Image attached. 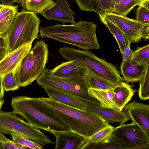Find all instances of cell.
Listing matches in <instances>:
<instances>
[{
	"instance_id": "obj_1",
	"label": "cell",
	"mask_w": 149,
	"mask_h": 149,
	"mask_svg": "<svg viewBox=\"0 0 149 149\" xmlns=\"http://www.w3.org/2000/svg\"><path fill=\"white\" fill-rule=\"evenodd\" d=\"M12 111L31 125L49 132L70 131L54 110L42 99L26 96L15 97L11 103Z\"/></svg>"
},
{
	"instance_id": "obj_2",
	"label": "cell",
	"mask_w": 149,
	"mask_h": 149,
	"mask_svg": "<svg viewBox=\"0 0 149 149\" xmlns=\"http://www.w3.org/2000/svg\"><path fill=\"white\" fill-rule=\"evenodd\" d=\"M97 26L92 22L79 21L70 24H56L39 28L40 36L69 44L84 50L98 49L100 45L97 37Z\"/></svg>"
},
{
	"instance_id": "obj_3",
	"label": "cell",
	"mask_w": 149,
	"mask_h": 149,
	"mask_svg": "<svg viewBox=\"0 0 149 149\" xmlns=\"http://www.w3.org/2000/svg\"><path fill=\"white\" fill-rule=\"evenodd\" d=\"M41 98L54 110L70 130L86 139L111 126L97 114L86 110L68 106L49 97Z\"/></svg>"
},
{
	"instance_id": "obj_4",
	"label": "cell",
	"mask_w": 149,
	"mask_h": 149,
	"mask_svg": "<svg viewBox=\"0 0 149 149\" xmlns=\"http://www.w3.org/2000/svg\"><path fill=\"white\" fill-rule=\"evenodd\" d=\"M40 20L36 14L26 10L17 13L5 38L6 55L39 37Z\"/></svg>"
},
{
	"instance_id": "obj_5",
	"label": "cell",
	"mask_w": 149,
	"mask_h": 149,
	"mask_svg": "<svg viewBox=\"0 0 149 149\" xmlns=\"http://www.w3.org/2000/svg\"><path fill=\"white\" fill-rule=\"evenodd\" d=\"M48 45L42 40L37 41L21 61L15 71L19 87H25L40 77L48 59Z\"/></svg>"
},
{
	"instance_id": "obj_6",
	"label": "cell",
	"mask_w": 149,
	"mask_h": 149,
	"mask_svg": "<svg viewBox=\"0 0 149 149\" xmlns=\"http://www.w3.org/2000/svg\"><path fill=\"white\" fill-rule=\"evenodd\" d=\"M59 52L64 58L77 61L96 74L114 83L119 84L123 81L114 65L98 57L89 50L64 46L59 48Z\"/></svg>"
},
{
	"instance_id": "obj_7",
	"label": "cell",
	"mask_w": 149,
	"mask_h": 149,
	"mask_svg": "<svg viewBox=\"0 0 149 149\" xmlns=\"http://www.w3.org/2000/svg\"><path fill=\"white\" fill-rule=\"evenodd\" d=\"M37 82L42 87L47 86L64 91L87 102L100 106L99 101L88 93L89 87L86 74L59 77L54 75L51 70L45 68L37 79Z\"/></svg>"
},
{
	"instance_id": "obj_8",
	"label": "cell",
	"mask_w": 149,
	"mask_h": 149,
	"mask_svg": "<svg viewBox=\"0 0 149 149\" xmlns=\"http://www.w3.org/2000/svg\"><path fill=\"white\" fill-rule=\"evenodd\" d=\"M0 132L19 135L43 146L54 143L39 129L25 121L13 111L0 110Z\"/></svg>"
},
{
	"instance_id": "obj_9",
	"label": "cell",
	"mask_w": 149,
	"mask_h": 149,
	"mask_svg": "<svg viewBox=\"0 0 149 149\" xmlns=\"http://www.w3.org/2000/svg\"><path fill=\"white\" fill-rule=\"evenodd\" d=\"M108 139L118 149H149V136L133 123L114 127Z\"/></svg>"
},
{
	"instance_id": "obj_10",
	"label": "cell",
	"mask_w": 149,
	"mask_h": 149,
	"mask_svg": "<svg viewBox=\"0 0 149 149\" xmlns=\"http://www.w3.org/2000/svg\"><path fill=\"white\" fill-rule=\"evenodd\" d=\"M100 12L120 29L131 43L149 40V24L114 13Z\"/></svg>"
},
{
	"instance_id": "obj_11",
	"label": "cell",
	"mask_w": 149,
	"mask_h": 149,
	"mask_svg": "<svg viewBox=\"0 0 149 149\" xmlns=\"http://www.w3.org/2000/svg\"><path fill=\"white\" fill-rule=\"evenodd\" d=\"M123 109L132 123L137 124L149 136V105L134 101L125 105Z\"/></svg>"
},
{
	"instance_id": "obj_12",
	"label": "cell",
	"mask_w": 149,
	"mask_h": 149,
	"mask_svg": "<svg viewBox=\"0 0 149 149\" xmlns=\"http://www.w3.org/2000/svg\"><path fill=\"white\" fill-rule=\"evenodd\" d=\"M46 19L54 20L63 23H75L73 15L75 12L71 10L66 0H57L41 13Z\"/></svg>"
},
{
	"instance_id": "obj_13",
	"label": "cell",
	"mask_w": 149,
	"mask_h": 149,
	"mask_svg": "<svg viewBox=\"0 0 149 149\" xmlns=\"http://www.w3.org/2000/svg\"><path fill=\"white\" fill-rule=\"evenodd\" d=\"M50 132L56 137V149H82L88 141V139L71 130Z\"/></svg>"
},
{
	"instance_id": "obj_14",
	"label": "cell",
	"mask_w": 149,
	"mask_h": 149,
	"mask_svg": "<svg viewBox=\"0 0 149 149\" xmlns=\"http://www.w3.org/2000/svg\"><path fill=\"white\" fill-rule=\"evenodd\" d=\"M32 43H27L6 55L0 61V76L17 69L31 48Z\"/></svg>"
},
{
	"instance_id": "obj_15",
	"label": "cell",
	"mask_w": 149,
	"mask_h": 149,
	"mask_svg": "<svg viewBox=\"0 0 149 149\" xmlns=\"http://www.w3.org/2000/svg\"><path fill=\"white\" fill-rule=\"evenodd\" d=\"M86 110L95 113L109 123H125L130 118L125 112L118 109L105 108L86 101Z\"/></svg>"
},
{
	"instance_id": "obj_16",
	"label": "cell",
	"mask_w": 149,
	"mask_h": 149,
	"mask_svg": "<svg viewBox=\"0 0 149 149\" xmlns=\"http://www.w3.org/2000/svg\"><path fill=\"white\" fill-rule=\"evenodd\" d=\"M42 87L51 99L71 107L81 109H86V101L80 97L50 87L43 86Z\"/></svg>"
},
{
	"instance_id": "obj_17",
	"label": "cell",
	"mask_w": 149,
	"mask_h": 149,
	"mask_svg": "<svg viewBox=\"0 0 149 149\" xmlns=\"http://www.w3.org/2000/svg\"><path fill=\"white\" fill-rule=\"evenodd\" d=\"M147 66L133 59L122 61L120 71L123 80L128 83L139 81L143 77Z\"/></svg>"
},
{
	"instance_id": "obj_18",
	"label": "cell",
	"mask_w": 149,
	"mask_h": 149,
	"mask_svg": "<svg viewBox=\"0 0 149 149\" xmlns=\"http://www.w3.org/2000/svg\"><path fill=\"white\" fill-rule=\"evenodd\" d=\"M87 68L80 63L73 60L62 62L51 70L54 75L61 77L86 74Z\"/></svg>"
},
{
	"instance_id": "obj_19",
	"label": "cell",
	"mask_w": 149,
	"mask_h": 149,
	"mask_svg": "<svg viewBox=\"0 0 149 149\" xmlns=\"http://www.w3.org/2000/svg\"><path fill=\"white\" fill-rule=\"evenodd\" d=\"M132 85L122 82L112 89L113 101L118 109L122 111L124 107L130 101L136 91Z\"/></svg>"
},
{
	"instance_id": "obj_20",
	"label": "cell",
	"mask_w": 149,
	"mask_h": 149,
	"mask_svg": "<svg viewBox=\"0 0 149 149\" xmlns=\"http://www.w3.org/2000/svg\"><path fill=\"white\" fill-rule=\"evenodd\" d=\"M18 8L17 5H2L0 9V37H6L18 13Z\"/></svg>"
},
{
	"instance_id": "obj_21",
	"label": "cell",
	"mask_w": 149,
	"mask_h": 149,
	"mask_svg": "<svg viewBox=\"0 0 149 149\" xmlns=\"http://www.w3.org/2000/svg\"><path fill=\"white\" fill-rule=\"evenodd\" d=\"M98 14L102 22L108 28L115 38L118 45L120 51L122 54L127 46L131 43L123 33L116 25L100 12Z\"/></svg>"
},
{
	"instance_id": "obj_22",
	"label": "cell",
	"mask_w": 149,
	"mask_h": 149,
	"mask_svg": "<svg viewBox=\"0 0 149 149\" xmlns=\"http://www.w3.org/2000/svg\"><path fill=\"white\" fill-rule=\"evenodd\" d=\"M88 92L90 95L99 101L100 107L117 109L114 102V93L112 89L103 90L89 88Z\"/></svg>"
},
{
	"instance_id": "obj_23",
	"label": "cell",
	"mask_w": 149,
	"mask_h": 149,
	"mask_svg": "<svg viewBox=\"0 0 149 149\" xmlns=\"http://www.w3.org/2000/svg\"><path fill=\"white\" fill-rule=\"evenodd\" d=\"M89 88L106 90L112 89L119 84H116L94 73L87 68L86 72Z\"/></svg>"
},
{
	"instance_id": "obj_24",
	"label": "cell",
	"mask_w": 149,
	"mask_h": 149,
	"mask_svg": "<svg viewBox=\"0 0 149 149\" xmlns=\"http://www.w3.org/2000/svg\"><path fill=\"white\" fill-rule=\"evenodd\" d=\"M52 0H22L21 4L22 10L33 13H41L46 9L54 3Z\"/></svg>"
},
{
	"instance_id": "obj_25",
	"label": "cell",
	"mask_w": 149,
	"mask_h": 149,
	"mask_svg": "<svg viewBox=\"0 0 149 149\" xmlns=\"http://www.w3.org/2000/svg\"><path fill=\"white\" fill-rule=\"evenodd\" d=\"M143 0H122L116 4L114 13L126 16L131 10Z\"/></svg>"
},
{
	"instance_id": "obj_26",
	"label": "cell",
	"mask_w": 149,
	"mask_h": 149,
	"mask_svg": "<svg viewBox=\"0 0 149 149\" xmlns=\"http://www.w3.org/2000/svg\"><path fill=\"white\" fill-rule=\"evenodd\" d=\"M139 82V96L142 100L149 99V65L147 66L145 74Z\"/></svg>"
},
{
	"instance_id": "obj_27",
	"label": "cell",
	"mask_w": 149,
	"mask_h": 149,
	"mask_svg": "<svg viewBox=\"0 0 149 149\" xmlns=\"http://www.w3.org/2000/svg\"><path fill=\"white\" fill-rule=\"evenodd\" d=\"M133 59L138 63L147 66L149 65V44L138 47L133 51Z\"/></svg>"
},
{
	"instance_id": "obj_28",
	"label": "cell",
	"mask_w": 149,
	"mask_h": 149,
	"mask_svg": "<svg viewBox=\"0 0 149 149\" xmlns=\"http://www.w3.org/2000/svg\"><path fill=\"white\" fill-rule=\"evenodd\" d=\"M16 70H14L2 76L3 86L6 91H14L19 87L15 77Z\"/></svg>"
},
{
	"instance_id": "obj_29",
	"label": "cell",
	"mask_w": 149,
	"mask_h": 149,
	"mask_svg": "<svg viewBox=\"0 0 149 149\" xmlns=\"http://www.w3.org/2000/svg\"><path fill=\"white\" fill-rule=\"evenodd\" d=\"M113 128L111 126L98 131L88 139V142L95 144L102 143L108 138Z\"/></svg>"
},
{
	"instance_id": "obj_30",
	"label": "cell",
	"mask_w": 149,
	"mask_h": 149,
	"mask_svg": "<svg viewBox=\"0 0 149 149\" xmlns=\"http://www.w3.org/2000/svg\"><path fill=\"white\" fill-rule=\"evenodd\" d=\"M12 140L15 143L26 147L27 149H42V146L39 143L21 136L12 135Z\"/></svg>"
},
{
	"instance_id": "obj_31",
	"label": "cell",
	"mask_w": 149,
	"mask_h": 149,
	"mask_svg": "<svg viewBox=\"0 0 149 149\" xmlns=\"http://www.w3.org/2000/svg\"><path fill=\"white\" fill-rule=\"evenodd\" d=\"M95 8L104 12L113 13L116 3L114 0H94Z\"/></svg>"
},
{
	"instance_id": "obj_32",
	"label": "cell",
	"mask_w": 149,
	"mask_h": 149,
	"mask_svg": "<svg viewBox=\"0 0 149 149\" xmlns=\"http://www.w3.org/2000/svg\"><path fill=\"white\" fill-rule=\"evenodd\" d=\"M80 9L81 10L92 11L97 13L100 12L95 7L94 0H75Z\"/></svg>"
},
{
	"instance_id": "obj_33",
	"label": "cell",
	"mask_w": 149,
	"mask_h": 149,
	"mask_svg": "<svg viewBox=\"0 0 149 149\" xmlns=\"http://www.w3.org/2000/svg\"><path fill=\"white\" fill-rule=\"evenodd\" d=\"M136 20L145 24H149V9L139 6L137 9Z\"/></svg>"
},
{
	"instance_id": "obj_34",
	"label": "cell",
	"mask_w": 149,
	"mask_h": 149,
	"mask_svg": "<svg viewBox=\"0 0 149 149\" xmlns=\"http://www.w3.org/2000/svg\"><path fill=\"white\" fill-rule=\"evenodd\" d=\"M27 148L14 142L12 140L3 143V149H26Z\"/></svg>"
},
{
	"instance_id": "obj_35",
	"label": "cell",
	"mask_w": 149,
	"mask_h": 149,
	"mask_svg": "<svg viewBox=\"0 0 149 149\" xmlns=\"http://www.w3.org/2000/svg\"><path fill=\"white\" fill-rule=\"evenodd\" d=\"M7 45L5 38L0 36V61L6 54Z\"/></svg>"
},
{
	"instance_id": "obj_36",
	"label": "cell",
	"mask_w": 149,
	"mask_h": 149,
	"mask_svg": "<svg viewBox=\"0 0 149 149\" xmlns=\"http://www.w3.org/2000/svg\"><path fill=\"white\" fill-rule=\"evenodd\" d=\"M130 45H129L121 54L123 61H126L133 58V52L130 47Z\"/></svg>"
},
{
	"instance_id": "obj_37",
	"label": "cell",
	"mask_w": 149,
	"mask_h": 149,
	"mask_svg": "<svg viewBox=\"0 0 149 149\" xmlns=\"http://www.w3.org/2000/svg\"><path fill=\"white\" fill-rule=\"evenodd\" d=\"M3 6H12L15 3H21L22 0H1Z\"/></svg>"
},
{
	"instance_id": "obj_38",
	"label": "cell",
	"mask_w": 149,
	"mask_h": 149,
	"mask_svg": "<svg viewBox=\"0 0 149 149\" xmlns=\"http://www.w3.org/2000/svg\"><path fill=\"white\" fill-rule=\"evenodd\" d=\"M2 76H0V100L3 99L4 95V89L2 85Z\"/></svg>"
},
{
	"instance_id": "obj_39",
	"label": "cell",
	"mask_w": 149,
	"mask_h": 149,
	"mask_svg": "<svg viewBox=\"0 0 149 149\" xmlns=\"http://www.w3.org/2000/svg\"><path fill=\"white\" fill-rule=\"evenodd\" d=\"M137 5L149 9V0H143Z\"/></svg>"
},
{
	"instance_id": "obj_40",
	"label": "cell",
	"mask_w": 149,
	"mask_h": 149,
	"mask_svg": "<svg viewBox=\"0 0 149 149\" xmlns=\"http://www.w3.org/2000/svg\"><path fill=\"white\" fill-rule=\"evenodd\" d=\"M11 140L7 138L3 133L0 132V142L2 143L11 141Z\"/></svg>"
},
{
	"instance_id": "obj_41",
	"label": "cell",
	"mask_w": 149,
	"mask_h": 149,
	"mask_svg": "<svg viewBox=\"0 0 149 149\" xmlns=\"http://www.w3.org/2000/svg\"><path fill=\"white\" fill-rule=\"evenodd\" d=\"M4 102V101L3 99L0 100V110H1Z\"/></svg>"
},
{
	"instance_id": "obj_42",
	"label": "cell",
	"mask_w": 149,
	"mask_h": 149,
	"mask_svg": "<svg viewBox=\"0 0 149 149\" xmlns=\"http://www.w3.org/2000/svg\"><path fill=\"white\" fill-rule=\"evenodd\" d=\"M116 4H118L122 0H114Z\"/></svg>"
},
{
	"instance_id": "obj_43",
	"label": "cell",
	"mask_w": 149,
	"mask_h": 149,
	"mask_svg": "<svg viewBox=\"0 0 149 149\" xmlns=\"http://www.w3.org/2000/svg\"><path fill=\"white\" fill-rule=\"evenodd\" d=\"M0 149H3V143L0 142Z\"/></svg>"
},
{
	"instance_id": "obj_44",
	"label": "cell",
	"mask_w": 149,
	"mask_h": 149,
	"mask_svg": "<svg viewBox=\"0 0 149 149\" xmlns=\"http://www.w3.org/2000/svg\"><path fill=\"white\" fill-rule=\"evenodd\" d=\"M2 5H1L0 3V9L1 8V7L2 6Z\"/></svg>"
},
{
	"instance_id": "obj_45",
	"label": "cell",
	"mask_w": 149,
	"mask_h": 149,
	"mask_svg": "<svg viewBox=\"0 0 149 149\" xmlns=\"http://www.w3.org/2000/svg\"><path fill=\"white\" fill-rule=\"evenodd\" d=\"M52 1H53L54 0H52Z\"/></svg>"
}]
</instances>
